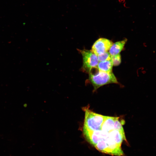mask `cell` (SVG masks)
I'll return each mask as SVG.
<instances>
[{"instance_id":"3957f363","label":"cell","mask_w":156,"mask_h":156,"mask_svg":"<svg viewBox=\"0 0 156 156\" xmlns=\"http://www.w3.org/2000/svg\"><path fill=\"white\" fill-rule=\"evenodd\" d=\"M78 50L82 57L83 64L81 68L82 71L89 73L93 69L96 68L99 61L96 55L91 50L84 49Z\"/></svg>"},{"instance_id":"5b68a950","label":"cell","mask_w":156,"mask_h":156,"mask_svg":"<svg viewBox=\"0 0 156 156\" xmlns=\"http://www.w3.org/2000/svg\"><path fill=\"white\" fill-rule=\"evenodd\" d=\"M127 41V39L117 42L113 43L109 50V53L111 56L120 53L123 49Z\"/></svg>"},{"instance_id":"6da1fadb","label":"cell","mask_w":156,"mask_h":156,"mask_svg":"<svg viewBox=\"0 0 156 156\" xmlns=\"http://www.w3.org/2000/svg\"><path fill=\"white\" fill-rule=\"evenodd\" d=\"M89 80L94 87V90L104 85L110 83H118L117 79L112 72H105L99 70L95 74L89 73Z\"/></svg>"},{"instance_id":"7a4b0ae2","label":"cell","mask_w":156,"mask_h":156,"mask_svg":"<svg viewBox=\"0 0 156 156\" xmlns=\"http://www.w3.org/2000/svg\"><path fill=\"white\" fill-rule=\"evenodd\" d=\"M85 111L83 129L91 131L101 130L107 116L95 113L88 108H85Z\"/></svg>"},{"instance_id":"52a82bcc","label":"cell","mask_w":156,"mask_h":156,"mask_svg":"<svg viewBox=\"0 0 156 156\" xmlns=\"http://www.w3.org/2000/svg\"><path fill=\"white\" fill-rule=\"evenodd\" d=\"M111 59L109 60L99 62L96 68L99 70L105 72H112L113 66Z\"/></svg>"},{"instance_id":"8992f818","label":"cell","mask_w":156,"mask_h":156,"mask_svg":"<svg viewBox=\"0 0 156 156\" xmlns=\"http://www.w3.org/2000/svg\"><path fill=\"white\" fill-rule=\"evenodd\" d=\"M116 118L107 116L102 125L101 130L109 132L112 130H114V125Z\"/></svg>"},{"instance_id":"9c48e42d","label":"cell","mask_w":156,"mask_h":156,"mask_svg":"<svg viewBox=\"0 0 156 156\" xmlns=\"http://www.w3.org/2000/svg\"><path fill=\"white\" fill-rule=\"evenodd\" d=\"M113 65L118 66L120 64L121 62V57L120 53L111 56Z\"/></svg>"},{"instance_id":"277c9868","label":"cell","mask_w":156,"mask_h":156,"mask_svg":"<svg viewBox=\"0 0 156 156\" xmlns=\"http://www.w3.org/2000/svg\"><path fill=\"white\" fill-rule=\"evenodd\" d=\"M113 44L108 39L100 38L97 40L92 47L91 51L97 55L108 51Z\"/></svg>"},{"instance_id":"ba28073f","label":"cell","mask_w":156,"mask_h":156,"mask_svg":"<svg viewBox=\"0 0 156 156\" xmlns=\"http://www.w3.org/2000/svg\"><path fill=\"white\" fill-rule=\"evenodd\" d=\"M97 57L99 62L104 61L111 59V55L108 51L99 54L97 55Z\"/></svg>"}]
</instances>
